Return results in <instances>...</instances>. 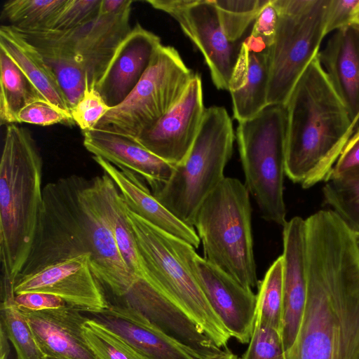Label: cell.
Here are the masks:
<instances>
[{"mask_svg":"<svg viewBox=\"0 0 359 359\" xmlns=\"http://www.w3.org/2000/svg\"><path fill=\"white\" fill-rule=\"evenodd\" d=\"M161 45L160 37L137 23L118 46L96 89L111 108L133 91Z\"/></svg>","mask_w":359,"mask_h":359,"instance_id":"obj_19","label":"cell"},{"mask_svg":"<svg viewBox=\"0 0 359 359\" xmlns=\"http://www.w3.org/2000/svg\"><path fill=\"white\" fill-rule=\"evenodd\" d=\"M88 313L90 319L117 336L144 359H195L133 308L109 305Z\"/></svg>","mask_w":359,"mask_h":359,"instance_id":"obj_22","label":"cell"},{"mask_svg":"<svg viewBox=\"0 0 359 359\" xmlns=\"http://www.w3.org/2000/svg\"><path fill=\"white\" fill-rule=\"evenodd\" d=\"M126 215L135 238L144 279L184 310L223 348L231 337L212 310L182 257L176 238L131 211Z\"/></svg>","mask_w":359,"mask_h":359,"instance_id":"obj_7","label":"cell"},{"mask_svg":"<svg viewBox=\"0 0 359 359\" xmlns=\"http://www.w3.org/2000/svg\"><path fill=\"white\" fill-rule=\"evenodd\" d=\"M269 0H213L223 30L233 43L254 22Z\"/></svg>","mask_w":359,"mask_h":359,"instance_id":"obj_32","label":"cell"},{"mask_svg":"<svg viewBox=\"0 0 359 359\" xmlns=\"http://www.w3.org/2000/svg\"><path fill=\"white\" fill-rule=\"evenodd\" d=\"M83 330L98 359H144L123 340L92 319L85 322Z\"/></svg>","mask_w":359,"mask_h":359,"instance_id":"obj_34","label":"cell"},{"mask_svg":"<svg viewBox=\"0 0 359 359\" xmlns=\"http://www.w3.org/2000/svg\"><path fill=\"white\" fill-rule=\"evenodd\" d=\"M318 57L345 104L355 130L359 126V27L334 32Z\"/></svg>","mask_w":359,"mask_h":359,"instance_id":"obj_24","label":"cell"},{"mask_svg":"<svg viewBox=\"0 0 359 359\" xmlns=\"http://www.w3.org/2000/svg\"><path fill=\"white\" fill-rule=\"evenodd\" d=\"M307 294L286 359H359V252L331 210L306 219Z\"/></svg>","mask_w":359,"mask_h":359,"instance_id":"obj_1","label":"cell"},{"mask_svg":"<svg viewBox=\"0 0 359 359\" xmlns=\"http://www.w3.org/2000/svg\"><path fill=\"white\" fill-rule=\"evenodd\" d=\"M179 24L202 53L218 90H228L238 53L227 39L213 0H147Z\"/></svg>","mask_w":359,"mask_h":359,"instance_id":"obj_12","label":"cell"},{"mask_svg":"<svg viewBox=\"0 0 359 359\" xmlns=\"http://www.w3.org/2000/svg\"><path fill=\"white\" fill-rule=\"evenodd\" d=\"M248 344L241 359H286L280 332L257 321Z\"/></svg>","mask_w":359,"mask_h":359,"instance_id":"obj_35","label":"cell"},{"mask_svg":"<svg viewBox=\"0 0 359 359\" xmlns=\"http://www.w3.org/2000/svg\"><path fill=\"white\" fill-rule=\"evenodd\" d=\"M14 302L18 309L32 311L69 306L61 297L44 292H25L15 294Z\"/></svg>","mask_w":359,"mask_h":359,"instance_id":"obj_41","label":"cell"},{"mask_svg":"<svg viewBox=\"0 0 359 359\" xmlns=\"http://www.w3.org/2000/svg\"><path fill=\"white\" fill-rule=\"evenodd\" d=\"M127 304L195 359H217L228 349L219 347L184 310L145 279L136 282Z\"/></svg>","mask_w":359,"mask_h":359,"instance_id":"obj_15","label":"cell"},{"mask_svg":"<svg viewBox=\"0 0 359 359\" xmlns=\"http://www.w3.org/2000/svg\"><path fill=\"white\" fill-rule=\"evenodd\" d=\"M256 321L281 333L283 308V262L280 255L258 284Z\"/></svg>","mask_w":359,"mask_h":359,"instance_id":"obj_28","label":"cell"},{"mask_svg":"<svg viewBox=\"0 0 359 359\" xmlns=\"http://www.w3.org/2000/svg\"><path fill=\"white\" fill-rule=\"evenodd\" d=\"M18 118V123H27L42 126L74 122L71 114L45 100H36L25 106L20 111Z\"/></svg>","mask_w":359,"mask_h":359,"instance_id":"obj_38","label":"cell"},{"mask_svg":"<svg viewBox=\"0 0 359 359\" xmlns=\"http://www.w3.org/2000/svg\"><path fill=\"white\" fill-rule=\"evenodd\" d=\"M83 144L95 156L143 177L153 193L170 179L175 165L157 156L135 139L102 130L83 132Z\"/></svg>","mask_w":359,"mask_h":359,"instance_id":"obj_21","label":"cell"},{"mask_svg":"<svg viewBox=\"0 0 359 359\" xmlns=\"http://www.w3.org/2000/svg\"><path fill=\"white\" fill-rule=\"evenodd\" d=\"M351 25L359 27V4L354 10Z\"/></svg>","mask_w":359,"mask_h":359,"instance_id":"obj_45","label":"cell"},{"mask_svg":"<svg viewBox=\"0 0 359 359\" xmlns=\"http://www.w3.org/2000/svg\"><path fill=\"white\" fill-rule=\"evenodd\" d=\"M42 359H64V358L51 357V356H43Z\"/></svg>","mask_w":359,"mask_h":359,"instance_id":"obj_48","label":"cell"},{"mask_svg":"<svg viewBox=\"0 0 359 359\" xmlns=\"http://www.w3.org/2000/svg\"><path fill=\"white\" fill-rule=\"evenodd\" d=\"M8 337L6 334L4 330V328L1 326V334H0V341H1V359H7L8 353H9V345L7 341Z\"/></svg>","mask_w":359,"mask_h":359,"instance_id":"obj_44","label":"cell"},{"mask_svg":"<svg viewBox=\"0 0 359 359\" xmlns=\"http://www.w3.org/2000/svg\"><path fill=\"white\" fill-rule=\"evenodd\" d=\"M42 159L31 133L7 126L0 163L1 303L14 302V285L29 257L43 202Z\"/></svg>","mask_w":359,"mask_h":359,"instance_id":"obj_4","label":"cell"},{"mask_svg":"<svg viewBox=\"0 0 359 359\" xmlns=\"http://www.w3.org/2000/svg\"><path fill=\"white\" fill-rule=\"evenodd\" d=\"M131 3L132 0H102L99 15L116 13Z\"/></svg>","mask_w":359,"mask_h":359,"instance_id":"obj_43","label":"cell"},{"mask_svg":"<svg viewBox=\"0 0 359 359\" xmlns=\"http://www.w3.org/2000/svg\"><path fill=\"white\" fill-rule=\"evenodd\" d=\"M116 185L126 205L134 213L168 234L178 238L194 248L200 239L194 229L172 215L151 194L139 175L126 169L118 168L99 156H93Z\"/></svg>","mask_w":359,"mask_h":359,"instance_id":"obj_23","label":"cell"},{"mask_svg":"<svg viewBox=\"0 0 359 359\" xmlns=\"http://www.w3.org/2000/svg\"><path fill=\"white\" fill-rule=\"evenodd\" d=\"M285 106V175L309 189L329 178L354 133L348 111L318 55L300 76Z\"/></svg>","mask_w":359,"mask_h":359,"instance_id":"obj_3","label":"cell"},{"mask_svg":"<svg viewBox=\"0 0 359 359\" xmlns=\"http://www.w3.org/2000/svg\"><path fill=\"white\" fill-rule=\"evenodd\" d=\"M20 310L44 356L98 359L83 334V326L89 318L79 310L71 306L36 311Z\"/></svg>","mask_w":359,"mask_h":359,"instance_id":"obj_18","label":"cell"},{"mask_svg":"<svg viewBox=\"0 0 359 359\" xmlns=\"http://www.w3.org/2000/svg\"><path fill=\"white\" fill-rule=\"evenodd\" d=\"M32 45L53 70L72 110L82 97L86 86H90L84 69L74 58L51 46L40 43Z\"/></svg>","mask_w":359,"mask_h":359,"instance_id":"obj_30","label":"cell"},{"mask_svg":"<svg viewBox=\"0 0 359 359\" xmlns=\"http://www.w3.org/2000/svg\"><path fill=\"white\" fill-rule=\"evenodd\" d=\"M90 181L125 264L137 279L144 278L135 238L126 215V203L116 185L105 172Z\"/></svg>","mask_w":359,"mask_h":359,"instance_id":"obj_26","label":"cell"},{"mask_svg":"<svg viewBox=\"0 0 359 359\" xmlns=\"http://www.w3.org/2000/svg\"><path fill=\"white\" fill-rule=\"evenodd\" d=\"M358 4L359 0H330L326 15L325 36L351 25L354 10Z\"/></svg>","mask_w":359,"mask_h":359,"instance_id":"obj_40","label":"cell"},{"mask_svg":"<svg viewBox=\"0 0 359 359\" xmlns=\"http://www.w3.org/2000/svg\"><path fill=\"white\" fill-rule=\"evenodd\" d=\"M283 308L281 336L285 353L296 339L307 294L306 224L296 216L283 226Z\"/></svg>","mask_w":359,"mask_h":359,"instance_id":"obj_17","label":"cell"},{"mask_svg":"<svg viewBox=\"0 0 359 359\" xmlns=\"http://www.w3.org/2000/svg\"><path fill=\"white\" fill-rule=\"evenodd\" d=\"M269 48L251 35L239 48L228 90L238 123L254 117L268 105Z\"/></svg>","mask_w":359,"mask_h":359,"instance_id":"obj_20","label":"cell"},{"mask_svg":"<svg viewBox=\"0 0 359 359\" xmlns=\"http://www.w3.org/2000/svg\"><path fill=\"white\" fill-rule=\"evenodd\" d=\"M201 76L194 74L177 103L135 139L147 149L176 165L189 152L205 111Z\"/></svg>","mask_w":359,"mask_h":359,"instance_id":"obj_16","label":"cell"},{"mask_svg":"<svg viewBox=\"0 0 359 359\" xmlns=\"http://www.w3.org/2000/svg\"><path fill=\"white\" fill-rule=\"evenodd\" d=\"M44 292L58 296L81 312L94 313L108 307L105 293L90 268V255L81 254L18 276L15 294Z\"/></svg>","mask_w":359,"mask_h":359,"instance_id":"obj_14","label":"cell"},{"mask_svg":"<svg viewBox=\"0 0 359 359\" xmlns=\"http://www.w3.org/2000/svg\"><path fill=\"white\" fill-rule=\"evenodd\" d=\"M194 74L174 47L161 44L133 91L95 128L137 139L177 103Z\"/></svg>","mask_w":359,"mask_h":359,"instance_id":"obj_10","label":"cell"},{"mask_svg":"<svg viewBox=\"0 0 359 359\" xmlns=\"http://www.w3.org/2000/svg\"><path fill=\"white\" fill-rule=\"evenodd\" d=\"M325 182V202L354 235H358L359 179L329 177Z\"/></svg>","mask_w":359,"mask_h":359,"instance_id":"obj_31","label":"cell"},{"mask_svg":"<svg viewBox=\"0 0 359 359\" xmlns=\"http://www.w3.org/2000/svg\"><path fill=\"white\" fill-rule=\"evenodd\" d=\"M131 4L116 13L99 15L69 30L27 31L11 27L30 43L51 46L74 58L84 69L90 86L96 88L118 46L132 29Z\"/></svg>","mask_w":359,"mask_h":359,"instance_id":"obj_11","label":"cell"},{"mask_svg":"<svg viewBox=\"0 0 359 359\" xmlns=\"http://www.w3.org/2000/svg\"><path fill=\"white\" fill-rule=\"evenodd\" d=\"M0 69L1 124H17L18 114L22 108L32 102L44 99L22 71L1 49Z\"/></svg>","mask_w":359,"mask_h":359,"instance_id":"obj_27","label":"cell"},{"mask_svg":"<svg viewBox=\"0 0 359 359\" xmlns=\"http://www.w3.org/2000/svg\"><path fill=\"white\" fill-rule=\"evenodd\" d=\"M250 193L239 180L225 177L199 207L194 226L204 259L246 288L257 287Z\"/></svg>","mask_w":359,"mask_h":359,"instance_id":"obj_5","label":"cell"},{"mask_svg":"<svg viewBox=\"0 0 359 359\" xmlns=\"http://www.w3.org/2000/svg\"><path fill=\"white\" fill-rule=\"evenodd\" d=\"M0 49L22 71L44 100L71 114L69 104L53 70L38 50L8 25L0 27Z\"/></svg>","mask_w":359,"mask_h":359,"instance_id":"obj_25","label":"cell"},{"mask_svg":"<svg viewBox=\"0 0 359 359\" xmlns=\"http://www.w3.org/2000/svg\"><path fill=\"white\" fill-rule=\"evenodd\" d=\"M355 243L358 248V250L359 252V234L355 235Z\"/></svg>","mask_w":359,"mask_h":359,"instance_id":"obj_47","label":"cell"},{"mask_svg":"<svg viewBox=\"0 0 359 359\" xmlns=\"http://www.w3.org/2000/svg\"><path fill=\"white\" fill-rule=\"evenodd\" d=\"M1 326L12 343L18 359H42L29 324L15 304L1 305Z\"/></svg>","mask_w":359,"mask_h":359,"instance_id":"obj_33","label":"cell"},{"mask_svg":"<svg viewBox=\"0 0 359 359\" xmlns=\"http://www.w3.org/2000/svg\"><path fill=\"white\" fill-rule=\"evenodd\" d=\"M102 0H67L47 29L69 30L83 25L99 15Z\"/></svg>","mask_w":359,"mask_h":359,"instance_id":"obj_36","label":"cell"},{"mask_svg":"<svg viewBox=\"0 0 359 359\" xmlns=\"http://www.w3.org/2000/svg\"><path fill=\"white\" fill-rule=\"evenodd\" d=\"M329 177L359 179V128L345 145Z\"/></svg>","mask_w":359,"mask_h":359,"instance_id":"obj_39","label":"cell"},{"mask_svg":"<svg viewBox=\"0 0 359 359\" xmlns=\"http://www.w3.org/2000/svg\"><path fill=\"white\" fill-rule=\"evenodd\" d=\"M67 0H9L4 3L1 17L8 25L20 30L47 29Z\"/></svg>","mask_w":359,"mask_h":359,"instance_id":"obj_29","label":"cell"},{"mask_svg":"<svg viewBox=\"0 0 359 359\" xmlns=\"http://www.w3.org/2000/svg\"><path fill=\"white\" fill-rule=\"evenodd\" d=\"M277 23L276 9L272 0H269L254 22L250 35L262 39L270 47L274 39Z\"/></svg>","mask_w":359,"mask_h":359,"instance_id":"obj_42","label":"cell"},{"mask_svg":"<svg viewBox=\"0 0 359 359\" xmlns=\"http://www.w3.org/2000/svg\"><path fill=\"white\" fill-rule=\"evenodd\" d=\"M278 13L269 48L268 104L285 105L325 36L330 0H272Z\"/></svg>","mask_w":359,"mask_h":359,"instance_id":"obj_9","label":"cell"},{"mask_svg":"<svg viewBox=\"0 0 359 359\" xmlns=\"http://www.w3.org/2000/svg\"><path fill=\"white\" fill-rule=\"evenodd\" d=\"M286 109L268 104L254 117L238 122L236 139L245 175V185L257 203L261 217L284 226L286 208Z\"/></svg>","mask_w":359,"mask_h":359,"instance_id":"obj_8","label":"cell"},{"mask_svg":"<svg viewBox=\"0 0 359 359\" xmlns=\"http://www.w3.org/2000/svg\"><path fill=\"white\" fill-rule=\"evenodd\" d=\"M235 134L223 107L205 109L196 138L184 160L175 165L169 180L153 195L177 218L194 228L195 215L205 199L224 179Z\"/></svg>","mask_w":359,"mask_h":359,"instance_id":"obj_6","label":"cell"},{"mask_svg":"<svg viewBox=\"0 0 359 359\" xmlns=\"http://www.w3.org/2000/svg\"><path fill=\"white\" fill-rule=\"evenodd\" d=\"M217 359H241L236 355L233 354L230 350L227 349L225 353Z\"/></svg>","mask_w":359,"mask_h":359,"instance_id":"obj_46","label":"cell"},{"mask_svg":"<svg viewBox=\"0 0 359 359\" xmlns=\"http://www.w3.org/2000/svg\"><path fill=\"white\" fill-rule=\"evenodd\" d=\"M177 248L212 310L231 337L249 343L256 322L257 296L177 239Z\"/></svg>","mask_w":359,"mask_h":359,"instance_id":"obj_13","label":"cell"},{"mask_svg":"<svg viewBox=\"0 0 359 359\" xmlns=\"http://www.w3.org/2000/svg\"><path fill=\"white\" fill-rule=\"evenodd\" d=\"M110 109L96 88L87 85L82 97L71 110V115L74 122L85 132L94 129Z\"/></svg>","mask_w":359,"mask_h":359,"instance_id":"obj_37","label":"cell"},{"mask_svg":"<svg viewBox=\"0 0 359 359\" xmlns=\"http://www.w3.org/2000/svg\"><path fill=\"white\" fill-rule=\"evenodd\" d=\"M88 253L102 287L121 290L132 283L90 180L60 178L43 189V202L29 257L18 276L67 257Z\"/></svg>","mask_w":359,"mask_h":359,"instance_id":"obj_2","label":"cell"}]
</instances>
